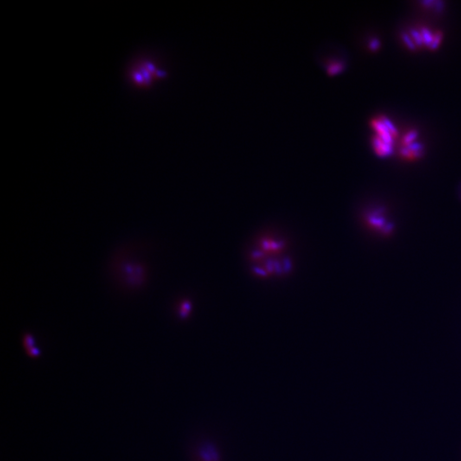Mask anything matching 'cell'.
<instances>
[{
    "instance_id": "3957f363",
    "label": "cell",
    "mask_w": 461,
    "mask_h": 461,
    "mask_svg": "<svg viewBox=\"0 0 461 461\" xmlns=\"http://www.w3.org/2000/svg\"><path fill=\"white\" fill-rule=\"evenodd\" d=\"M194 459L196 461H220V452L213 443L204 442L196 448Z\"/></svg>"
},
{
    "instance_id": "7c38bea8",
    "label": "cell",
    "mask_w": 461,
    "mask_h": 461,
    "mask_svg": "<svg viewBox=\"0 0 461 461\" xmlns=\"http://www.w3.org/2000/svg\"><path fill=\"white\" fill-rule=\"evenodd\" d=\"M179 314H180V316L181 318H186L187 317L188 314H189L190 309H191V304H190L188 301H185V302H182L179 305Z\"/></svg>"
},
{
    "instance_id": "9a60e30c",
    "label": "cell",
    "mask_w": 461,
    "mask_h": 461,
    "mask_svg": "<svg viewBox=\"0 0 461 461\" xmlns=\"http://www.w3.org/2000/svg\"><path fill=\"white\" fill-rule=\"evenodd\" d=\"M343 67H344L343 65L341 63H335V64H331L328 67V71L330 73H336L340 72V71H342Z\"/></svg>"
},
{
    "instance_id": "5b68a950",
    "label": "cell",
    "mask_w": 461,
    "mask_h": 461,
    "mask_svg": "<svg viewBox=\"0 0 461 461\" xmlns=\"http://www.w3.org/2000/svg\"><path fill=\"white\" fill-rule=\"evenodd\" d=\"M424 150L425 146L421 143L413 142L412 144L402 147L400 152L405 158L415 159L421 157L424 155Z\"/></svg>"
},
{
    "instance_id": "9c48e42d",
    "label": "cell",
    "mask_w": 461,
    "mask_h": 461,
    "mask_svg": "<svg viewBox=\"0 0 461 461\" xmlns=\"http://www.w3.org/2000/svg\"><path fill=\"white\" fill-rule=\"evenodd\" d=\"M379 119L381 120L384 124L386 126V128L389 129V131L391 132V133L393 137H398V131H397L396 128L395 127L394 124L392 123V122L389 119L387 116H381Z\"/></svg>"
},
{
    "instance_id": "8fae6325",
    "label": "cell",
    "mask_w": 461,
    "mask_h": 461,
    "mask_svg": "<svg viewBox=\"0 0 461 461\" xmlns=\"http://www.w3.org/2000/svg\"><path fill=\"white\" fill-rule=\"evenodd\" d=\"M410 34H411V37H412V40L414 41L416 46H421L422 45H424V40H423V38H422V34L420 33V31L416 30L414 28H412L410 30Z\"/></svg>"
},
{
    "instance_id": "52a82bcc",
    "label": "cell",
    "mask_w": 461,
    "mask_h": 461,
    "mask_svg": "<svg viewBox=\"0 0 461 461\" xmlns=\"http://www.w3.org/2000/svg\"><path fill=\"white\" fill-rule=\"evenodd\" d=\"M22 344L25 351L29 357L38 358L41 354L39 348H37L35 345V337L31 333H26L24 336H22Z\"/></svg>"
},
{
    "instance_id": "6da1fadb",
    "label": "cell",
    "mask_w": 461,
    "mask_h": 461,
    "mask_svg": "<svg viewBox=\"0 0 461 461\" xmlns=\"http://www.w3.org/2000/svg\"><path fill=\"white\" fill-rule=\"evenodd\" d=\"M120 277L125 286L130 289L141 287L146 280V269L140 263L128 262L120 265Z\"/></svg>"
},
{
    "instance_id": "8992f818",
    "label": "cell",
    "mask_w": 461,
    "mask_h": 461,
    "mask_svg": "<svg viewBox=\"0 0 461 461\" xmlns=\"http://www.w3.org/2000/svg\"><path fill=\"white\" fill-rule=\"evenodd\" d=\"M371 126L377 132V133H378L377 135L380 138H382L383 140L385 141L388 144H393L395 137L392 136L391 132L389 131V129L386 128V126L384 124L381 120H372L371 121Z\"/></svg>"
},
{
    "instance_id": "30bf717a",
    "label": "cell",
    "mask_w": 461,
    "mask_h": 461,
    "mask_svg": "<svg viewBox=\"0 0 461 461\" xmlns=\"http://www.w3.org/2000/svg\"><path fill=\"white\" fill-rule=\"evenodd\" d=\"M418 131H416V130H412V131L408 132L404 136L403 139H402V143L404 144V146H406V145L413 143L416 138H417V137H418Z\"/></svg>"
},
{
    "instance_id": "5bb4252c",
    "label": "cell",
    "mask_w": 461,
    "mask_h": 461,
    "mask_svg": "<svg viewBox=\"0 0 461 461\" xmlns=\"http://www.w3.org/2000/svg\"><path fill=\"white\" fill-rule=\"evenodd\" d=\"M401 37H402V40H403L404 42H405V44H406L409 49H416V46H416L415 43H414V41L412 40V37H410L406 33H403V34H401Z\"/></svg>"
},
{
    "instance_id": "4fadbf2b",
    "label": "cell",
    "mask_w": 461,
    "mask_h": 461,
    "mask_svg": "<svg viewBox=\"0 0 461 461\" xmlns=\"http://www.w3.org/2000/svg\"><path fill=\"white\" fill-rule=\"evenodd\" d=\"M443 37V32L442 31H437L436 34H434L433 40L431 42V46H429V48L431 50L437 49L440 43H441V41H442Z\"/></svg>"
},
{
    "instance_id": "277c9868",
    "label": "cell",
    "mask_w": 461,
    "mask_h": 461,
    "mask_svg": "<svg viewBox=\"0 0 461 461\" xmlns=\"http://www.w3.org/2000/svg\"><path fill=\"white\" fill-rule=\"evenodd\" d=\"M372 144H373V150L375 151L376 154L380 157H385V156H391L393 153V144H390L386 143L385 141L383 140L382 138L376 135L372 139Z\"/></svg>"
},
{
    "instance_id": "e0dca14e",
    "label": "cell",
    "mask_w": 461,
    "mask_h": 461,
    "mask_svg": "<svg viewBox=\"0 0 461 461\" xmlns=\"http://www.w3.org/2000/svg\"><path fill=\"white\" fill-rule=\"evenodd\" d=\"M434 4H435V9L437 11H442L443 10V7H444V3H443V1H437V2L435 1Z\"/></svg>"
},
{
    "instance_id": "ba28073f",
    "label": "cell",
    "mask_w": 461,
    "mask_h": 461,
    "mask_svg": "<svg viewBox=\"0 0 461 461\" xmlns=\"http://www.w3.org/2000/svg\"><path fill=\"white\" fill-rule=\"evenodd\" d=\"M420 33L422 34V38H423V40H424V45L425 46H431V42L433 40L434 34L431 32L429 28H421L420 29Z\"/></svg>"
},
{
    "instance_id": "7a4b0ae2",
    "label": "cell",
    "mask_w": 461,
    "mask_h": 461,
    "mask_svg": "<svg viewBox=\"0 0 461 461\" xmlns=\"http://www.w3.org/2000/svg\"><path fill=\"white\" fill-rule=\"evenodd\" d=\"M365 220L371 229L383 236L390 235L394 228L393 224L387 219L385 210L382 208H373L367 211Z\"/></svg>"
},
{
    "instance_id": "2e32d148",
    "label": "cell",
    "mask_w": 461,
    "mask_h": 461,
    "mask_svg": "<svg viewBox=\"0 0 461 461\" xmlns=\"http://www.w3.org/2000/svg\"><path fill=\"white\" fill-rule=\"evenodd\" d=\"M369 47L372 51H376V50L379 49V47H380V41L378 39L374 38L370 41Z\"/></svg>"
}]
</instances>
